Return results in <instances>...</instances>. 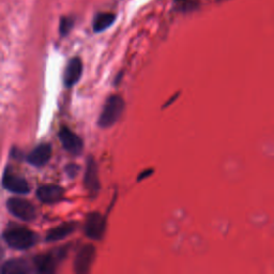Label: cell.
Segmentation results:
<instances>
[{
    "mask_svg": "<svg viewBox=\"0 0 274 274\" xmlns=\"http://www.w3.org/2000/svg\"><path fill=\"white\" fill-rule=\"evenodd\" d=\"M5 243L14 250H28L37 243V234L29 228L21 225H10L3 232Z\"/></svg>",
    "mask_w": 274,
    "mask_h": 274,
    "instance_id": "cell-1",
    "label": "cell"
},
{
    "mask_svg": "<svg viewBox=\"0 0 274 274\" xmlns=\"http://www.w3.org/2000/svg\"><path fill=\"white\" fill-rule=\"evenodd\" d=\"M123 109H125V102L120 95L109 96L100 115L99 126L102 129L114 126L119 120Z\"/></svg>",
    "mask_w": 274,
    "mask_h": 274,
    "instance_id": "cell-2",
    "label": "cell"
},
{
    "mask_svg": "<svg viewBox=\"0 0 274 274\" xmlns=\"http://www.w3.org/2000/svg\"><path fill=\"white\" fill-rule=\"evenodd\" d=\"M67 249L61 247V249H57L53 252L40 254L34 258V267L37 272L40 273H54L57 265L59 262L66 257Z\"/></svg>",
    "mask_w": 274,
    "mask_h": 274,
    "instance_id": "cell-3",
    "label": "cell"
},
{
    "mask_svg": "<svg viewBox=\"0 0 274 274\" xmlns=\"http://www.w3.org/2000/svg\"><path fill=\"white\" fill-rule=\"evenodd\" d=\"M6 207L15 218L24 222H30L36 219V208L27 199L18 197L10 198L6 201Z\"/></svg>",
    "mask_w": 274,
    "mask_h": 274,
    "instance_id": "cell-4",
    "label": "cell"
},
{
    "mask_svg": "<svg viewBox=\"0 0 274 274\" xmlns=\"http://www.w3.org/2000/svg\"><path fill=\"white\" fill-rule=\"evenodd\" d=\"M106 228V220L100 212H91L88 214L85 224V233L92 240H101Z\"/></svg>",
    "mask_w": 274,
    "mask_h": 274,
    "instance_id": "cell-5",
    "label": "cell"
},
{
    "mask_svg": "<svg viewBox=\"0 0 274 274\" xmlns=\"http://www.w3.org/2000/svg\"><path fill=\"white\" fill-rule=\"evenodd\" d=\"M95 254L96 250L92 244H86L82 246L74 259V271L78 274L89 272L95 259Z\"/></svg>",
    "mask_w": 274,
    "mask_h": 274,
    "instance_id": "cell-6",
    "label": "cell"
},
{
    "mask_svg": "<svg viewBox=\"0 0 274 274\" xmlns=\"http://www.w3.org/2000/svg\"><path fill=\"white\" fill-rule=\"evenodd\" d=\"M84 186L90 196H96L101 190V182L97 173V166L92 156H89L87 160L86 172L84 176Z\"/></svg>",
    "mask_w": 274,
    "mask_h": 274,
    "instance_id": "cell-7",
    "label": "cell"
},
{
    "mask_svg": "<svg viewBox=\"0 0 274 274\" xmlns=\"http://www.w3.org/2000/svg\"><path fill=\"white\" fill-rule=\"evenodd\" d=\"M59 140L66 151L72 155H80L83 152L84 143L83 140L74 132L67 127H62L59 131Z\"/></svg>",
    "mask_w": 274,
    "mask_h": 274,
    "instance_id": "cell-8",
    "label": "cell"
},
{
    "mask_svg": "<svg viewBox=\"0 0 274 274\" xmlns=\"http://www.w3.org/2000/svg\"><path fill=\"white\" fill-rule=\"evenodd\" d=\"M2 184L6 190L15 194L26 195L30 192V186L27 180L8 171H5L4 173Z\"/></svg>",
    "mask_w": 274,
    "mask_h": 274,
    "instance_id": "cell-9",
    "label": "cell"
},
{
    "mask_svg": "<svg viewBox=\"0 0 274 274\" xmlns=\"http://www.w3.org/2000/svg\"><path fill=\"white\" fill-rule=\"evenodd\" d=\"M63 188L56 184H45L38 188L37 197L44 204H55L63 197Z\"/></svg>",
    "mask_w": 274,
    "mask_h": 274,
    "instance_id": "cell-10",
    "label": "cell"
},
{
    "mask_svg": "<svg viewBox=\"0 0 274 274\" xmlns=\"http://www.w3.org/2000/svg\"><path fill=\"white\" fill-rule=\"evenodd\" d=\"M51 151L49 143H41L27 155V162L32 166H44L50 160Z\"/></svg>",
    "mask_w": 274,
    "mask_h": 274,
    "instance_id": "cell-11",
    "label": "cell"
},
{
    "mask_svg": "<svg viewBox=\"0 0 274 274\" xmlns=\"http://www.w3.org/2000/svg\"><path fill=\"white\" fill-rule=\"evenodd\" d=\"M82 72H83V63L80 58H73L71 59L70 62L68 63L67 69L64 71V76H63V81L66 87L70 88L75 85L82 76Z\"/></svg>",
    "mask_w": 274,
    "mask_h": 274,
    "instance_id": "cell-12",
    "label": "cell"
},
{
    "mask_svg": "<svg viewBox=\"0 0 274 274\" xmlns=\"http://www.w3.org/2000/svg\"><path fill=\"white\" fill-rule=\"evenodd\" d=\"M76 229V224L74 222H66L59 226L51 229L47 232L46 237H45V241L46 242H56V241L62 240L66 237L70 236L71 233H73Z\"/></svg>",
    "mask_w": 274,
    "mask_h": 274,
    "instance_id": "cell-13",
    "label": "cell"
},
{
    "mask_svg": "<svg viewBox=\"0 0 274 274\" xmlns=\"http://www.w3.org/2000/svg\"><path fill=\"white\" fill-rule=\"evenodd\" d=\"M34 271L30 264L25 259H11L4 263L1 272L3 274H25Z\"/></svg>",
    "mask_w": 274,
    "mask_h": 274,
    "instance_id": "cell-14",
    "label": "cell"
},
{
    "mask_svg": "<svg viewBox=\"0 0 274 274\" xmlns=\"http://www.w3.org/2000/svg\"><path fill=\"white\" fill-rule=\"evenodd\" d=\"M116 15L114 13L105 12L96 14L93 19V30L94 32H102L112 26L116 21Z\"/></svg>",
    "mask_w": 274,
    "mask_h": 274,
    "instance_id": "cell-15",
    "label": "cell"
},
{
    "mask_svg": "<svg viewBox=\"0 0 274 274\" xmlns=\"http://www.w3.org/2000/svg\"><path fill=\"white\" fill-rule=\"evenodd\" d=\"M74 25V21L70 17H62L60 21V26H59V31L61 36H67L69 32L71 31L72 27Z\"/></svg>",
    "mask_w": 274,
    "mask_h": 274,
    "instance_id": "cell-16",
    "label": "cell"
},
{
    "mask_svg": "<svg viewBox=\"0 0 274 274\" xmlns=\"http://www.w3.org/2000/svg\"><path fill=\"white\" fill-rule=\"evenodd\" d=\"M78 169H80V167H78L76 164H69L66 167V172H67L69 177L74 178L75 176L77 175V173H78Z\"/></svg>",
    "mask_w": 274,
    "mask_h": 274,
    "instance_id": "cell-17",
    "label": "cell"
},
{
    "mask_svg": "<svg viewBox=\"0 0 274 274\" xmlns=\"http://www.w3.org/2000/svg\"><path fill=\"white\" fill-rule=\"evenodd\" d=\"M147 172V171H146ZM142 173L140 176H139V177H138V181H140V180H142V178L143 177H148V176L150 175V174H152V171H148V173Z\"/></svg>",
    "mask_w": 274,
    "mask_h": 274,
    "instance_id": "cell-18",
    "label": "cell"
},
{
    "mask_svg": "<svg viewBox=\"0 0 274 274\" xmlns=\"http://www.w3.org/2000/svg\"><path fill=\"white\" fill-rule=\"evenodd\" d=\"M175 1H177V2H181V1H185V0H175Z\"/></svg>",
    "mask_w": 274,
    "mask_h": 274,
    "instance_id": "cell-19",
    "label": "cell"
}]
</instances>
